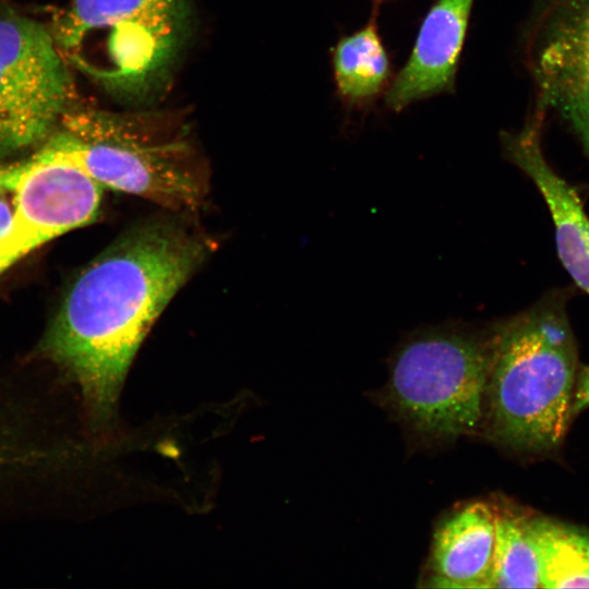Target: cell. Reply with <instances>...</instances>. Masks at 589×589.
<instances>
[{"instance_id": "obj_11", "label": "cell", "mask_w": 589, "mask_h": 589, "mask_svg": "<svg viewBox=\"0 0 589 589\" xmlns=\"http://www.w3.org/2000/svg\"><path fill=\"white\" fill-rule=\"evenodd\" d=\"M495 518L493 507L474 502L441 522L431 553L435 586L490 588Z\"/></svg>"}, {"instance_id": "obj_8", "label": "cell", "mask_w": 589, "mask_h": 589, "mask_svg": "<svg viewBox=\"0 0 589 589\" xmlns=\"http://www.w3.org/2000/svg\"><path fill=\"white\" fill-rule=\"evenodd\" d=\"M545 111L537 109L525 127L502 134L506 158L522 170L541 193L553 220L558 259L589 294V217L576 190L548 164L541 146Z\"/></svg>"}, {"instance_id": "obj_14", "label": "cell", "mask_w": 589, "mask_h": 589, "mask_svg": "<svg viewBox=\"0 0 589 589\" xmlns=\"http://www.w3.org/2000/svg\"><path fill=\"white\" fill-rule=\"evenodd\" d=\"M60 121L26 96L0 68V168L38 149Z\"/></svg>"}, {"instance_id": "obj_10", "label": "cell", "mask_w": 589, "mask_h": 589, "mask_svg": "<svg viewBox=\"0 0 589 589\" xmlns=\"http://www.w3.org/2000/svg\"><path fill=\"white\" fill-rule=\"evenodd\" d=\"M0 68L26 96L60 119L71 110L74 85L51 31L8 9H0Z\"/></svg>"}, {"instance_id": "obj_4", "label": "cell", "mask_w": 589, "mask_h": 589, "mask_svg": "<svg viewBox=\"0 0 589 589\" xmlns=\"http://www.w3.org/2000/svg\"><path fill=\"white\" fill-rule=\"evenodd\" d=\"M51 33L64 59L108 91L144 100L165 87L192 29L191 0H71Z\"/></svg>"}, {"instance_id": "obj_19", "label": "cell", "mask_w": 589, "mask_h": 589, "mask_svg": "<svg viewBox=\"0 0 589 589\" xmlns=\"http://www.w3.org/2000/svg\"><path fill=\"white\" fill-rule=\"evenodd\" d=\"M377 1H382V0H377Z\"/></svg>"}, {"instance_id": "obj_3", "label": "cell", "mask_w": 589, "mask_h": 589, "mask_svg": "<svg viewBox=\"0 0 589 589\" xmlns=\"http://www.w3.org/2000/svg\"><path fill=\"white\" fill-rule=\"evenodd\" d=\"M27 158L73 167L103 188L175 214L199 209L208 189L206 170L185 135L140 115L71 109Z\"/></svg>"}, {"instance_id": "obj_18", "label": "cell", "mask_w": 589, "mask_h": 589, "mask_svg": "<svg viewBox=\"0 0 589 589\" xmlns=\"http://www.w3.org/2000/svg\"><path fill=\"white\" fill-rule=\"evenodd\" d=\"M11 175V165L0 168V192L9 191L8 184Z\"/></svg>"}, {"instance_id": "obj_2", "label": "cell", "mask_w": 589, "mask_h": 589, "mask_svg": "<svg viewBox=\"0 0 589 589\" xmlns=\"http://www.w3.org/2000/svg\"><path fill=\"white\" fill-rule=\"evenodd\" d=\"M568 296L566 289L546 293L497 324L489 339L488 428L504 446L548 452L567 432L578 374Z\"/></svg>"}, {"instance_id": "obj_1", "label": "cell", "mask_w": 589, "mask_h": 589, "mask_svg": "<svg viewBox=\"0 0 589 589\" xmlns=\"http://www.w3.org/2000/svg\"><path fill=\"white\" fill-rule=\"evenodd\" d=\"M213 250L182 218L154 217L123 232L74 280L40 349L80 387L96 423L112 418L143 340Z\"/></svg>"}, {"instance_id": "obj_12", "label": "cell", "mask_w": 589, "mask_h": 589, "mask_svg": "<svg viewBox=\"0 0 589 589\" xmlns=\"http://www.w3.org/2000/svg\"><path fill=\"white\" fill-rule=\"evenodd\" d=\"M542 588H589V533L549 518H526Z\"/></svg>"}, {"instance_id": "obj_7", "label": "cell", "mask_w": 589, "mask_h": 589, "mask_svg": "<svg viewBox=\"0 0 589 589\" xmlns=\"http://www.w3.org/2000/svg\"><path fill=\"white\" fill-rule=\"evenodd\" d=\"M528 48L538 108L562 118L589 160V0H541Z\"/></svg>"}, {"instance_id": "obj_15", "label": "cell", "mask_w": 589, "mask_h": 589, "mask_svg": "<svg viewBox=\"0 0 589 589\" xmlns=\"http://www.w3.org/2000/svg\"><path fill=\"white\" fill-rule=\"evenodd\" d=\"M490 588H542L539 557L526 518L496 510Z\"/></svg>"}, {"instance_id": "obj_5", "label": "cell", "mask_w": 589, "mask_h": 589, "mask_svg": "<svg viewBox=\"0 0 589 589\" xmlns=\"http://www.w3.org/2000/svg\"><path fill=\"white\" fill-rule=\"evenodd\" d=\"M490 351L470 336L432 333L396 354L386 398L419 433L455 438L479 426L485 410Z\"/></svg>"}, {"instance_id": "obj_17", "label": "cell", "mask_w": 589, "mask_h": 589, "mask_svg": "<svg viewBox=\"0 0 589 589\" xmlns=\"http://www.w3.org/2000/svg\"><path fill=\"white\" fill-rule=\"evenodd\" d=\"M10 191H2L0 192V235L8 227L12 213H13V204L12 201L9 203L7 199V194Z\"/></svg>"}, {"instance_id": "obj_13", "label": "cell", "mask_w": 589, "mask_h": 589, "mask_svg": "<svg viewBox=\"0 0 589 589\" xmlns=\"http://www.w3.org/2000/svg\"><path fill=\"white\" fill-rule=\"evenodd\" d=\"M333 71L337 91L350 104L377 96L389 77V60L376 25L341 38L333 50Z\"/></svg>"}, {"instance_id": "obj_9", "label": "cell", "mask_w": 589, "mask_h": 589, "mask_svg": "<svg viewBox=\"0 0 589 589\" xmlns=\"http://www.w3.org/2000/svg\"><path fill=\"white\" fill-rule=\"evenodd\" d=\"M473 0H437L426 13L410 57L386 93L393 110L453 87Z\"/></svg>"}, {"instance_id": "obj_6", "label": "cell", "mask_w": 589, "mask_h": 589, "mask_svg": "<svg viewBox=\"0 0 589 589\" xmlns=\"http://www.w3.org/2000/svg\"><path fill=\"white\" fill-rule=\"evenodd\" d=\"M104 188L64 165L25 158L12 164L13 213L0 235V275L52 239L94 221Z\"/></svg>"}, {"instance_id": "obj_16", "label": "cell", "mask_w": 589, "mask_h": 589, "mask_svg": "<svg viewBox=\"0 0 589 589\" xmlns=\"http://www.w3.org/2000/svg\"><path fill=\"white\" fill-rule=\"evenodd\" d=\"M589 407V366H582L577 374L574 398L573 417Z\"/></svg>"}]
</instances>
